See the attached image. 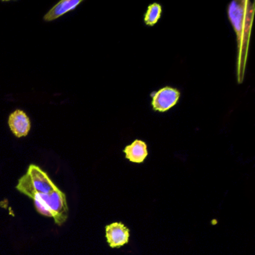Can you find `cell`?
Segmentation results:
<instances>
[{"mask_svg":"<svg viewBox=\"0 0 255 255\" xmlns=\"http://www.w3.org/2000/svg\"><path fill=\"white\" fill-rule=\"evenodd\" d=\"M162 8L159 4H150L147 7V11L144 14V23L147 26H153L157 23L161 17Z\"/></svg>","mask_w":255,"mask_h":255,"instance_id":"obj_9","label":"cell"},{"mask_svg":"<svg viewBox=\"0 0 255 255\" xmlns=\"http://www.w3.org/2000/svg\"><path fill=\"white\" fill-rule=\"evenodd\" d=\"M8 125L12 133L17 138L26 136L31 129L29 117L24 112L20 110H17L10 115Z\"/></svg>","mask_w":255,"mask_h":255,"instance_id":"obj_6","label":"cell"},{"mask_svg":"<svg viewBox=\"0 0 255 255\" xmlns=\"http://www.w3.org/2000/svg\"><path fill=\"white\" fill-rule=\"evenodd\" d=\"M31 199L33 200L38 213L53 217L56 225L61 226L68 219L66 196L58 188L48 194H35Z\"/></svg>","mask_w":255,"mask_h":255,"instance_id":"obj_1","label":"cell"},{"mask_svg":"<svg viewBox=\"0 0 255 255\" xmlns=\"http://www.w3.org/2000/svg\"><path fill=\"white\" fill-rule=\"evenodd\" d=\"M106 237L110 247L120 248L129 243V230L122 222L106 226Z\"/></svg>","mask_w":255,"mask_h":255,"instance_id":"obj_5","label":"cell"},{"mask_svg":"<svg viewBox=\"0 0 255 255\" xmlns=\"http://www.w3.org/2000/svg\"><path fill=\"white\" fill-rule=\"evenodd\" d=\"M249 5L250 2L247 1L245 2L234 1L231 2L228 7V17L235 29L239 47L241 46L242 41L244 40V35H246L247 38H249L250 35L253 13H251L246 19L244 18Z\"/></svg>","mask_w":255,"mask_h":255,"instance_id":"obj_3","label":"cell"},{"mask_svg":"<svg viewBox=\"0 0 255 255\" xmlns=\"http://www.w3.org/2000/svg\"><path fill=\"white\" fill-rule=\"evenodd\" d=\"M82 2L83 0H62L44 15V20L47 22L56 20L66 13L75 9Z\"/></svg>","mask_w":255,"mask_h":255,"instance_id":"obj_8","label":"cell"},{"mask_svg":"<svg viewBox=\"0 0 255 255\" xmlns=\"http://www.w3.org/2000/svg\"><path fill=\"white\" fill-rule=\"evenodd\" d=\"M47 173L36 165H29L27 172L19 180L16 189L32 198L35 194H48L56 189Z\"/></svg>","mask_w":255,"mask_h":255,"instance_id":"obj_2","label":"cell"},{"mask_svg":"<svg viewBox=\"0 0 255 255\" xmlns=\"http://www.w3.org/2000/svg\"><path fill=\"white\" fill-rule=\"evenodd\" d=\"M124 153L130 162L142 163L148 155L147 144L141 140H135L132 144L125 147Z\"/></svg>","mask_w":255,"mask_h":255,"instance_id":"obj_7","label":"cell"},{"mask_svg":"<svg viewBox=\"0 0 255 255\" xmlns=\"http://www.w3.org/2000/svg\"><path fill=\"white\" fill-rule=\"evenodd\" d=\"M180 92L174 88L166 86L151 94V106L154 111L165 113L174 107L180 99Z\"/></svg>","mask_w":255,"mask_h":255,"instance_id":"obj_4","label":"cell"}]
</instances>
